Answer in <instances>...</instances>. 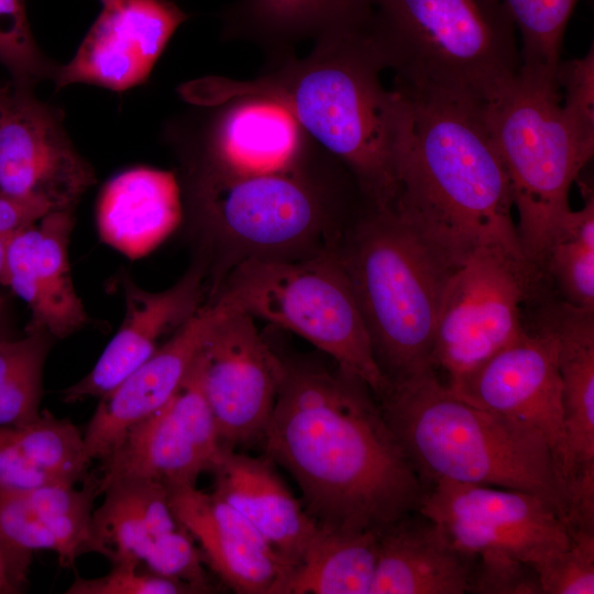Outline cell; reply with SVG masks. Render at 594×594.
Listing matches in <instances>:
<instances>
[{"instance_id":"obj_11","label":"cell","mask_w":594,"mask_h":594,"mask_svg":"<svg viewBox=\"0 0 594 594\" xmlns=\"http://www.w3.org/2000/svg\"><path fill=\"white\" fill-rule=\"evenodd\" d=\"M418 510L462 551L476 556L502 550L535 570L559 556L570 541L559 512L525 491L440 480L426 487Z\"/></svg>"},{"instance_id":"obj_8","label":"cell","mask_w":594,"mask_h":594,"mask_svg":"<svg viewBox=\"0 0 594 594\" xmlns=\"http://www.w3.org/2000/svg\"><path fill=\"white\" fill-rule=\"evenodd\" d=\"M554 74L520 66L483 108L509 179L520 248L543 277L547 253L571 210V186L594 151L564 112Z\"/></svg>"},{"instance_id":"obj_12","label":"cell","mask_w":594,"mask_h":594,"mask_svg":"<svg viewBox=\"0 0 594 594\" xmlns=\"http://www.w3.org/2000/svg\"><path fill=\"white\" fill-rule=\"evenodd\" d=\"M222 446L205 396L197 355L173 396L156 411L131 427L96 474L100 495L110 483L144 479L166 487L196 485L213 471Z\"/></svg>"},{"instance_id":"obj_16","label":"cell","mask_w":594,"mask_h":594,"mask_svg":"<svg viewBox=\"0 0 594 594\" xmlns=\"http://www.w3.org/2000/svg\"><path fill=\"white\" fill-rule=\"evenodd\" d=\"M102 8L74 57L56 67L57 88L89 84L122 91L150 75L188 18L169 0H100Z\"/></svg>"},{"instance_id":"obj_37","label":"cell","mask_w":594,"mask_h":594,"mask_svg":"<svg viewBox=\"0 0 594 594\" xmlns=\"http://www.w3.org/2000/svg\"><path fill=\"white\" fill-rule=\"evenodd\" d=\"M136 563L113 564L109 573L94 579L76 576L67 594H193L196 587L183 581L140 570Z\"/></svg>"},{"instance_id":"obj_33","label":"cell","mask_w":594,"mask_h":594,"mask_svg":"<svg viewBox=\"0 0 594 594\" xmlns=\"http://www.w3.org/2000/svg\"><path fill=\"white\" fill-rule=\"evenodd\" d=\"M521 37V66L556 73L566 24L579 0H499Z\"/></svg>"},{"instance_id":"obj_18","label":"cell","mask_w":594,"mask_h":594,"mask_svg":"<svg viewBox=\"0 0 594 594\" xmlns=\"http://www.w3.org/2000/svg\"><path fill=\"white\" fill-rule=\"evenodd\" d=\"M223 311V306L208 299L143 364L99 398L82 433L90 463L105 459L131 427L173 396Z\"/></svg>"},{"instance_id":"obj_40","label":"cell","mask_w":594,"mask_h":594,"mask_svg":"<svg viewBox=\"0 0 594 594\" xmlns=\"http://www.w3.org/2000/svg\"><path fill=\"white\" fill-rule=\"evenodd\" d=\"M52 211L44 200L0 194V234H14Z\"/></svg>"},{"instance_id":"obj_39","label":"cell","mask_w":594,"mask_h":594,"mask_svg":"<svg viewBox=\"0 0 594 594\" xmlns=\"http://www.w3.org/2000/svg\"><path fill=\"white\" fill-rule=\"evenodd\" d=\"M556 81L563 88L562 108L588 140L594 141V50L579 58L559 61Z\"/></svg>"},{"instance_id":"obj_19","label":"cell","mask_w":594,"mask_h":594,"mask_svg":"<svg viewBox=\"0 0 594 594\" xmlns=\"http://www.w3.org/2000/svg\"><path fill=\"white\" fill-rule=\"evenodd\" d=\"M82 483L80 488L70 483L25 490L0 487V532L20 583H28L37 550L53 551L65 568L89 553L94 502L100 491L95 473Z\"/></svg>"},{"instance_id":"obj_26","label":"cell","mask_w":594,"mask_h":594,"mask_svg":"<svg viewBox=\"0 0 594 594\" xmlns=\"http://www.w3.org/2000/svg\"><path fill=\"white\" fill-rule=\"evenodd\" d=\"M373 14L372 0H238L224 12V31L274 57L301 40L365 31Z\"/></svg>"},{"instance_id":"obj_42","label":"cell","mask_w":594,"mask_h":594,"mask_svg":"<svg viewBox=\"0 0 594 594\" xmlns=\"http://www.w3.org/2000/svg\"><path fill=\"white\" fill-rule=\"evenodd\" d=\"M13 234H0V285L7 286V260L9 242Z\"/></svg>"},{"instance_id":"obj_34","label":"cell","mask_w":594,"mask_h":594,"mask_svg":"<svg viewBox=\"0 0 594 594\" xmlns=\"http://www.w3.org/2000/svg\"><path fill=\"white\" fill-rule=\"evenodd\" d=\"M0 64L15 86L32 88L54 76L56 67L41 54L32 36L24 0H0Z\"/></svg>"},{"instance_id":"obj_7","label":"cell","mask_w":594,"mask_h":594,"mask_svg":"<svg viewBox=\"0 0 594 594\" xmlns=\"http://www.w3.org/2000/svg\"><path fill=\"white\" fill-rule=\"evenodd\" d=\"M388 384L429 370L450 266L395 209L362 206L337 250Z\"/></svg>"},{"instance_id":"obj_28","label":"cell","mask_w":594,"mask_h":594,"mask_svg":"<svg viewBox=\"0 0 594 594\" xmlns=\"http://www.w3.org/2000/svg\"><path fill=\"white\" fill-rule=\"evenodd\" d=\"M82 433L47 409L21 426H0V487L77 484L88 474Z\"/></svg>"},{"instance_id":"obj_23","label":"cell","mask_w":594,"mask_h":594,"mask_svg":"<svg viewBox=\"0 0 594 594\" xmlns=\"http://www.w3.org/2000/svg\"><path fill=\"white\" fill-rule=\"evenodd\" d=\"M535 302V326L553 333L561 381L571 482L594 481V309L553 300ZM566 493V497H568Z\"/></svg>"},{"instance_id":"obj_20","label":"cell","mask_w":594,"mask_h":594,"mask_svg":"<svg viewBox=\"0 0 594 594\" xmlns=\"http://www.w3.org/2000/svg\"><path fill=\"white\" fill-rule=\"evenodd\" d=\"M207 276L206 263L200 261L174 286L158 293L124 278V319L91 371L62 392L64 403L100 398L143 364L202 305Z\"/></svg>"},{"instance_id":"obj_9","label":"cell","mask_w":594,"mask_h":594,"mask_svg":"<svg viewBox=\"0 0 594 594\" xmlns=\"http://www.w3.org/2000/svg\"><path fill=\"white\" fill-rule=\"evenodd\" d=\"M209 298L301 337L364 381L376 398L388 386L337 251L245 261L223 276Z\"/></svg>"},{"instance_id":"obj_38","label":"cell","mask_w":594,"mask_h":594,"mask_svg":"<svg viewBox=\"0 0 594 594\" xmlns=\"http://www.w3.org/2000/svg\"><path fill=\"white\" fill-rule=\"evenodd\" d=\"M469 593L542 594L537 571L528 563L502 550L476 554Z\"/></svg>"},{"instance_id":"obj_36","label":"cell","mask_w":594,"mask_h":594,"mask_svg":"<svg viewBox=\"0 0 594 594\" xmlns=\"http://www.w3.org/2000/svg\"><path fill=\"white\" fill-rule=\"evenodd\" d=\"M142 562L150 571L188 583L199 593L213 590L199 550L180 526L155 537Z\"/></svg>"},{"instance_id":"obj_44","label":"cell","mask_w":594,"mask_h":594,"mask_svg":"<svg viewBox=\"0 0 594 594\" xmlns=\"http://www.w3.org/2000/svg\"><path fill=\"white\" fill-rule=\"evenodd\" d=\"M2 299H1V296H0V320H1V316H2ZM1 334V332H0Z\"/></svg>"},{"instance_id":"obj_29","label":"cell","mask_w":594,"mask_h":594,"mask_svg":"<svg viewBox=\"0 0 594 594\" xmlns=\"http://www.w3.org/2000/svg\"><path fill=\"white\" fill-rule=\"evenodd\" d=\"M167 488L177 524L198 540L209 565L226 585L241 594H278L292 568L221 526L210 512L208 494L196 485Z\"/></svg>"},{"instance_id":"obj_17","label":"cell","mask_w":594,"mask_h":594,"mask_svg":"<svg viewBox=\"0 0 594 594\" xmlns=\"http://www.w3.org/2000/svg\"><path fill=\"white\" fill-rule=\"evenodd\" d=\"M215 107L201 132L197 165L261 174L305 168L330 155L274 100L242 96Z\"/></svg>"},{"instance_id":"obj_24","label":"cell","mask_w":594,"mask_h":594,"mask_svg":"<svg viewBox=\"0 0 594 594\" xmlns=\"http://www.w3.org/2000/svg\"><path fill=\"white\" fill-rule=\"evenodd\" d=\"M267 457L253 458L226 448L213 494L243 514L295 568L318 525L280 480Z\"/></svg>"},{"instance_id":"obj_21","label":"cell","mask_w":594,"mask_h":594,"mask_svg":"<svg viewBox=\"0 0 594 594\" xmlns=\"http://www.w3.org/2000/svg\"><path fill=\"white\" fill-rule=\"evenodd\" d=\"M73 209L45 215L14 233L9 242L7 286L31 310L26 328L65 338L80 329L88 317L77 295L68 262Z\"/></svg>"},{"instance_id":"obj_13","label":"cell","mask_w":594,"mask_h":594,"mask_svg":"<svg viewBox=\"0 0 594 594\" xmlns=\"http://www.w3.org/2000/svg\"><path fill=\"white\" fill-rule=\"evenodd\" d=\"M460 398L515 418L546 441L566 505L571 461L563 420L557 340L549 330H525L474 371L447 386Z\"/></svg>"},{"instance_id":"obj_30","label":"cell","mask_w":594,"mask_h":594,"mask_svg":"<svg viewBox=\"0 0 594 594\" xmlns=\"http://www.w3.org/2000/svg\"><path fill=\"white\" fill-rule=\"evenodd\" d=\"M378 535L318 526L278 594H370Z\"/></svg>"},{"instance_id":"obj_4","label":"cell","mask_w":594,"mask_h":594,"mask_svg":"<svg viewBox=\"0 0 594 594\" xmlns=\"http://www.w3.org/2000/svg\"><path fill=\"white\" fill-rule=\"evenodd\" d=\"M189 205L208 257L211 293L245 261L337 251L362 200L348 170L328 155L305 168L261 174L194 164Z\"/></svg>"},{"instance_id":"obj_10","label":"cell","mask_w":594,"mask_h":594,"mask_svg":"<svg viewBox=\"0 0 594 594\" xmlns=\"http://www.w3.org/2000/svg\"><path fill=\"white\" fill-rule=\"evenodd\" d=\"M547 280L529 263L482 249L450 275L439 308L431 364L446 386L474 371L524 330L522 306Z\"/></svg>"},{"instance_id":"obj_14","label":"cell","mask_w":594,"mask_h":594,"mask_svg":"<svg viewBox=\"0 0 594 594\" xmlns=\"http://www.w3.org/2000/svg\"><path fill=\"white\" fill-rule=\"evenodd\" d=\"M197 361L222 446L233 449L262 440L282 383L284 360L264 341L254 318L224 308Z\"/></svg>"},{"instance_id":"obj_32","label":"cell","mask_w":594,"mask_h":594,"mask_svg":"<svg viewBox=\"0 0 594 594\" xmlns=\"http://www.w3.org/2000/svg\"><path fill=\"white\" fill-rule=\"evenodd\" d=\"M52 339L42 330L16 339L0 334V426H21L40 417Z\"/></svg>"},{"instance_id":"obj_2","label":"cell","mask_w":594,"mask_h":594,"mask_svg":"<svg viewBox=\"0 0 594 594\" xmlns=\"http://www.w3.org/2000/svg\"><path fill=\"white\" fill-rule=\"evenodd\" d=\"M315 42L302 58L274 56L253 79L206 78L188 86L187 96L209 106L242 96L280 103L348 170L365 207L393 209L410 132L409 102L382 84L386 68L370 28Z\"/></svg>"},{"instance_id":"obj_6","label":"cell","mask_w":594,"mask_h":594,"mask_svg":"<svg viewBox=\"0 0 594 594\" xmlns=\"http://www.w3.org/2000/svg\"><path fill=\"white\" fill-rule=\"evenodd\" d=\"M370 34L395 89L484 108L517 76L516 28L499 0H372Z\"/></svg>"},{"instance_id":"obj_43","label":"cell","mask_w":594,"mask_h":594,"mask_svg":"<svg viewBox=\"0 0 594 594\" xmlns=\"http://www.w3.org/2000/svg\"><path fill=\"white\" fill-rule=\"evenodd\" d=\"M13 85H0V111L3 108L4 103L7 102L11 91H12Z\"/></svg>"},{"instance_id":"obj_15","label":"cell","mask_w":594,"mask_h":594,"mask_svg":"<svg viewBox=\"0 0 594 594\" xmlns=\"http://www.w3.org/2000/svg\"><path fill=\"white\" fill-rule=\"evenodd\" d=\"M0 111V194L34 197L55 210L74 209L95 183L59 112L15 86Z\"/></svg>"},{"instance_id":"obj_25","label":"cell","mask_w":594,"mask_h":594,"mask_svg":"<svg viewBox=\"0 0 594 594\" xmlns=\"http://www.w3.org/2000/svg\"><path fill=\"white\" fill-rule=\"evenodd\" d=\"M182 215L175 175L151 167L114 176L105 185L97 208L101 239L131 258L161 244L179 224Z\"/></svg>"},{"instance_id":"obj_35","label":"cell","mask_w":594,"mask_h":594,"mask_svg":"<svg viewBox=\"0 0 594 594\" xmlns=\"http://www.w3.org/2000/svg\"><path fill=\"white\" fill-rule=\"evenodd\" d=\"M568 532L565 550L536 569L542 594L594 593V531Z\"/></svg>"},{"instance_id":"obj_1","label":"cell","mask_w":594,"mask_h":594,"mask_svg":"<svg viewBox=\"0 0 594 594\" xmlns=\"http://www.w3.org/2000/svg\"><path fill=\"white\" fill-rule=\"evenodd\" d=\"M262 441L266 457L298 484L318 526L380 535L422 501L426 487L375 394L339 366L284 360Z\"/></svg>"},{"instance_id":"obj_3","label":"cell","mask_w":594,"mask_h":594,"mask_svg":"<svg viewBox=\"0 0 594 594\" xmlns=\"http://www.w3.org/2000/svg\"><path fill=\"white\" fill-rule=\"evenodd\" d=\"M403 95L411 122L393 209L453 268L482 249L529 263L513 218L509 179L483 108Z\"/></svg>"},{"instance_id":"obj_22","label":"cell","mask_w":594,"mask_h":594,"mask_svg":"<svg viewBox=\"0 0 594 594\" xmlns=\"http://www.w3.org/2000/svg\"><path fill=\"white\" fill-rule=\"evenodd\" d=\"M475 561L437 522L414 510L378 535L370 594L469 593Z\"/></svg>"},{"instance_id":"obj_31","label":"cell","mask_w":594,"mask_h":594,"mask_svg":"<svg viewBox=\"0 0 594 594\" xmlns=\"http://www.w3.org/2000/svg\"><path fill=\"white\" fill-rule=\"evenodd\" d=\"M584 205L565 216L544 261L543 275L562 300L594 309V195L583 186Z\"/></svg>"},{"instance_id":"obj_27","label":"cell","mask_w":594,"mask_h":594,"mask_svg":"<svg viewBox=\"0 0 594 594\" xmlns=\"http://www.w3.org/2000/svg\"><path fill=\"white\" fill-rule=\"evenodd\" d=\"M94 509L89 553L113 564L142 563L153 539L179 528L169 505L168 488L144 479H124L102 491Z\"/></svg>"},{"instance_id":"obj_41","label":"cell","mask_w":594,"mask_h":594,"mask_svg":"<svg viewBox=\"0 0 594 594\" xmlns=\"http://www.w3.org/2000/svg\"><path fill=\"white\" fill-rule=\"evenodd\" d=\"M22 590L18 586L8 553L0 532V594H15Z\"/></svg>"},{"instance_id":"obj_5","label":"cell","mask_w":594,"mask_h":594,"mask_svg":"<svg viewBox=\"0 0 594 594\" xmlns=\"http://www.w3.org/2000/svg\"><path fill=\"white\" fill-rule=\"evenodd\" d=\"M377 400L425 487L447 480L525 491L550 503L565 522L550 450L530 426L460 398L435 370L388 384Z\"/></svg>"}]
</instances>
